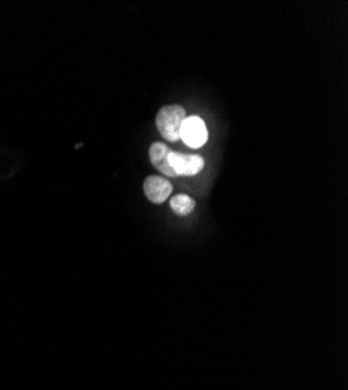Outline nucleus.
Returning a JSON list of instances; mask_svg holds the SVG:
<instances>
[{"label": "nucleus", "instance_id": "2", "mask_svg": "<svg viewBox=\"0 0 348 390\" xmlns=\"http://www.w3.org/2000/svg\"><path fill=\"white\" fill-rule=\"evenodd\" d=\"M180 141H183L191 149H200L207 144L208 130L203 119L198 116L186 117L180 128Z\"/></svg>", "mask_w": 348, "mask_h": 390}, {"label": "nucleus", "instance_id": "6", "mask_svg": "<svg viewBox=\"0 0 348 390\" xmlns=\"http://www.w3.org/2000/svg\"><path fill=\"white\" fill-rule=\"evenodd\" d=\"M170 208H172V211L178 214V216H187V214H191L194 209H196V200L185 194L175 195L172 197V200H170Z\"/></svg>", "mask_w": 348, "mask_h": 390}, {"label": "nucleus", "instance_id": "5", "mask_svg": "<svg viewBox=\"0 0 348 390\" xmlns=\"http://www.w3.org/2000/svg\"><path fill=\"white\" fill-rule=\"evenodd\" d=\"M170 151L172 150H170L164 143H155V144H152L150 150H148V156H150V162L164 175V177L175 178L176 175L169 164Z\"/></svg>", "mask_w": 348, "mask_h": 390}, {"label": "nucleus", "instance_id": "1", "mask_svg": "<svg viewBox=\"0 0 348 390\" xmlns=\"http://www.w3.org/2000/svg\"><path fill=\"white\" fill-rule=\"evenodd\" d=\"M187 117L183 106L167 105L163 106L156 114V127L161 136L169 143H178L180 128L185 119Z\"/></svg>", "mask_w": 348, "mask_h": 390}, {"label": "nucleus", "instance_id": "4", "mask_svg": "<svg viewBox=\"0 0 348 390\" xmlns=\"http://www.w3.org/2000/svg\"><path fill=\"white\" fill-rule=\"evenodd\" d=\"M172 189L174 188L169 180H165L164 177H156V175L147 177L144 182V194L155 205H161V203L167 200L170 194H172Z\"/></svg>", "mask_w": 348, "mask_h": 390}, {"label": "nucleus", "instance_id": "3", "mask_svg": "<svg viewBox=\"0 0 348 390\" xmlns=\"http://www.w3.org/2000/svg\"><path fill=\"white\" fill-rule=\"evenodd\" d=\"M169 164L176 177H194L203 171L205 160L200 155L181 154V151H170Z\"/></svg>", "mask_w": 348, "mask_h": 390}]
</instances>
